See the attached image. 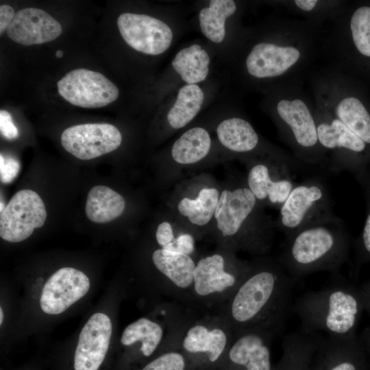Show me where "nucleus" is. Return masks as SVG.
I'll use <instances>...</instances> for the list:
<instances>
[{"label":"nucleus","instance_id":"1","mask_svg":"<svg viewBox=\"0 0 370 370\" xmlns=\"http://www.w3.org/2000/svg\"><path fill=\"white\" fill-rule=\"evenodd\" d=\"M322 26L306 19L278 21L271 38L256 42L247 52V73L254 79L274 82L273 88L303 82L321 51Z\"/></svg>","mask_w":370,"mask_h":370},{"label":"nucleus","instance_id":"2","mask_svg":"<svg viewBox=\"0 0 370 370\" xmlns=\"http://www.w3.org/2000/svg\"><path fill=\"white\" fill-rule=\"evenodd\" d=\"M295 282L278 260H258L251 263L242 283L214 312L234 333L263 325L284 326Z\"/></svg>","mask_w":370,"mask_h":370},{"label":"nucleus","instance_id":"3","mask_svg":"<svg viewBox=\"0 0 370 370\" xmlns=\"http://www.w3.org/2000/svg\"><path fill=\"white\" fill-rule=\"evenodd\" d=\"M286 236L278 260L294 281L318 271L339 275L347 258L349 238L336 214Z\"/></svg>","mask_w":370,"mask_h":370},{"label":"nucleus","instance_id":"4","mask_svg":"<svg viewBox=\"0 0 370 370\" xmlns=\"http://www.w3.org/2000/svg\"><path fill=\"white\" fill-rule=\"evenodd\" d=\"M302 85L303 82H296L273 88L271 112L296 159L328 169V160L318 140L314 105Z\"/></svg>","mask_w":370,"mask_h":370},{"label":"nucleus","instance_id":"5","mask_svg":"<svg viewBox=\"0 0 370 370\" xmlns=\"http://www.w3.org/2000/svg\"><path fill=\"white\" fill-rule=\"evenodd\" d=\"M338 281L319 291L299 296L292 306L302 328L336 337L353 336L362 303L358 295Z\"/></svg>","mask_w":370,"mask_h":370},{"label":"nucleus","instance_id":"6","mask_svg":"<svg viewBox=\"0 0 370 370\" xmlns=\"http://www.w3.org/2000/svg\"><path fill=\"white\" fill-rule=\"evenodd\" d=\"M197 313V310L185 307L177 336V345L193 369L222 363L234 335L227 321L219 313Z\"/></svg>","mask_w":370,"mask_h":370},{"label":"nucleus","instance_id":"7","mask_svg":"<svg viewBox=\"0 0 370 370\" xmlns=\"http://www.w3.org/2000/svg\"><path fill=\"white\" fill-rule=\"evenodd\" d=\"M308 78L312 100L329 109L370 147V112L353 92L347 73L329 65L310 71Z\"/></svg>","mask_w":370,"mask_h":370},{"label":"nucleus","instance_id":"8","mask_svg":"<svg viewBox=\"0 0 370 370\" xmlns=\"http://www.w3.org/2000/svg\"><path fill=\"white\" fill-rule=\"evenodd\" d=\"M251 267V263L238 260L230 253L201 258L195 262L189 308L214 311L230 298Z\"/></svg>","mask_w":370,"mask_h":370},{"label":"nucleus","instance_id":"9","mask_svg":"<svg viewBox=\"0 0 370 370\" xmlns=\"http://www.w3.org/2000/svg\"><path fill=\"white\" fill-rule=\"evenodd\" d=\"M313 101V100H312ZM319 143L331 172L347 171L362 175L370 160L369 146L323 105L313 101Z\"/></svg>","mask_w":370,"mask_h":370},{"label":"nucleus","instance_id":"10","mask_svg":"<svg viewBox=\"0 0 370 370\" xmlns=\"http://www.w3.org/2000/svg\"><path fill=\"white\" fill-rule=\"evenodd\" d=\"M335 214L325 184L310 177L294 186L280 208L276 226L288 236L301 228Z\"/></svg>","mask_w":370,"mask_h":370},{"label":"nucleus","instance_id":"11","mask_svg":"<svg viewBox=\"0 0 370 370\" xmlns=\"http://www.w3.org/2000/svg\"><path fill=\"white\" fill-rule=\"evenodd\" d=\"M283 327L263 325L234 333L223 360L225 370H275L271 344Z\"/></svg>","mask_w":370,"mask_h":370},{"label":"nucleus","instance_id":"12","mask_svg":"<svg viewBox=\"0 0 370 370\" xmlns=\"http://www.w3.org/2000/svg\"><path fill=\"white\" fill-rule=\"evenodd\" d=\"M249 166L247 185L259 202L280 208L294 186L291 167L294 159L271 156Z\"/></svg>","mask_w":370,"mask_h":370},{"label":"nucleus","instance_id":"13","mask_svg":"<svg viewBox=\"0 0 370 370\" xmlns=\"http://www.w3.org/2000/svg\"><path fill=\"white\" fill-rule=\"evenodd\" d=\"M46 219L45 206L38 194L29 189L21 190L1 211L0 236L8 242H21L34 229L41 227Z\"/></svg>","mask_w":370,"mask_h":370},{"label":"nucleus","instance_id":"14","mask_svg":"<svg viewBox=\"0 0 370 370\" xmlns=\"http://www.w3.org/2000/svg\"><path fill=\"white\" fill-rule=\"evenodd\" d=\"M57 88L66 101L85 108L106 106L119 95L117 86L103 74L86 69L69 71L58 82Z\"/></svg>","mask_w":370,"mask_h":370},{"label":"nucleus","instance_id":"15","mask_svg":"<svg viewBox=\"0 0 370 370\" xmlns=\"http://www.w3.org/2000/svg\"><path fill=\"white\" fill-rule=\"evenodd\" d=\"M119 129L109 123H85L66 128L61 135L63 148L83 160L116 150L121 144Z\"/></svg>","mask_w":370,"mask_h":370},{"label":"nucleus","instance_id":"16","mask_svg":"<svg viewBox=\"0 0 370 370\" xmlns=\"http://www.w3.org/2000/svg\"><path fill=\"white\" fill-rule=\"evenodd\" d=\"M119 32L125 42L137 51L160 55L173 40L170 27L162 21L143 14L125 12L117 19Z\"/></svg>","mask_w":370,"mask_h":370},{"label":"nucleus","instance_id":"17","mask_svg":"<svg viewBox=\"0 0 370 370\" xmlns=\"http://www.w3.org/2000/svg\"><path fill=\"white\" fill-rule=\"evenodd\" d=\"M89 288V279L82 271L72 267L61 268L44 285L40 308L49 314H60L83 297Z\"/></svg>","mask_w":370,"mask_h":370},{"label":"nucleus","instance_id":"18","mask_svg":"<svg viewBox=\"0 0 370 370\" xmlns=\"http://www.w3.org/2000/svg\"><path fill=\"white\" fill-rule=\"evenodd\" d=\"M112 334L108 316L93 314L79 336L74 357L75 370H98L107 354Z\"/></svg>","mask_w":370,"mask_h":370},{"label":"nucleus","instance_id":"19","mask_svg":"<svg viewBox=\"0 0 370 370\" xmlns=\"http://www.w3.org/2000/svg\"><path fill=\"white\" fill-rule=\"evenodd\" d=\"M60 23L43 10L27 8L18 10L7 30L14 42L29 46L51 42L62 33Z\"/></svg>","mask_w":370,"mask_h":370},{"label":"nucleus","instance_id":"20","mask_svg":"<svg viewBox=\"0 0 370 370\" xmlns=\"http://www.w3.org/2000/svg\"><path fill=\"white\" fill-rule=\"evenodd\" d=\"M353 336H323L312 357L309 370H358Z\"/></svg>","mask_w":370,"mask_h":370},{"label":"nucleus","instance_id":"21","mask_svg":"<svg viewBox=\"0 0 370 370\" xmlns=\"http://www.w3.org/2000/svg\"><path fill=\"white\" fill-rule=\"evenodd\" d=\"M125 208V201L122 195L106 186L97 185L88 193L85 213L91 221L103 223L119 217Z\"/></svg>","mask_w":370,"mask_h":370},{"label":"nucleus","instance_id":"22","mask_svg":"<svg viewBox=\"0 0 370 370\" xmlns=\"http://www.w3.org/2000/svg\"><path fill=\"white\" fill-rule=\"evenodd\" d=\"M217 134L220 143L236 153H245L255 151L260 138L251 124L240 117H232L221 121Z\"/></svg>","mask_w":370,"mask_h":370},{"label":"nucleus","instance_id":"23","mask_svg":"<svg viewBox=\"0 0 370 370\" xmlns=\"http://www.w3.org/2000/svg\"><path fill=\"white\" fill-rule=\"evenodd\" d=\"M210 57L200 45L195 44L181 49L172 61V66L187 84L204 81L209 73Z\"/></svg>","mask_w":370,"mask_h":370},{"label":"nucleus","instance_id":"24","mask_svg":"<svg viewBox=\"0 0 370 370\" xmlns=\"http://www.w3.org/2000/svg\"><path fill=\"white\" fill-rule=\"evenodd\" d=\"M210 147L211 139L208 132L202 127H193L185 132L174 143L171 156L179 164H194L208 155Z\"/></svg>","mask_w":370,"mask_h":370},{"label":"nucleus","instance_id":"25","mask_svg":"<svg viewBox=\"0 0 370 370\" xmlns=\"http://www.w3.org/2000/svg\"><path fill=\"white\" fill-rule=\"evenodd\" d=\"M237 6L232 0H212L201 10L199 21L201 30L210 41L219 43L225 36L226 19L235 14Z\"/></svg>","mask_w":370,"mask_h":370},{"label":"nucleus","instance_id":"26","mask_svg":"<svg viewBox=\"0 0 370 370\" xmlns=\"http://www.w3.org/2000/svg\"><path fill=\"white\" fill-rule=\"evenodd\" d=\"M204 100V92L198 85L182 86L167 114L170 126L173 129H180L188 124L199 112Z\"/></svg>","mask_w":370,"mask_h":370},{"label":"nucleus","instance_id":"27","mask_svg":"<svg viewBox=\"0 0 370 370\" xmlns=\"http://www.w3.org/2000/svg\"><path fill=\"white\" fill-rule=\"evenodd\" d=\"M219 196L217 189L204 188L195 199H182L177 205L178 211L191 223L197 226L205 225L214 215Z\"/></svg>","mask_w":370,"mask_h":370},{"label":"nucleus","instance_id":"28","mask_svg":"<svg viewBox=\"0 0 370 370\" xmlns=\"http://www.w3.org/2000/svg\"><path fill=\"white\" fill-rule=\"evenodd\" d=\"M343 5L340 1L294 0L283 1V6L304 19L323 25L331 20Z\"/></svg>","mask_w":370,"mask_h":370},{"label":"nucleus","instance_id":"29","mask_svg":"<svg viewBox=\"0 0 370 370\" xmlns=\"http://www.w3.org/2000/svg\"><path fill=\"white\" fill-rule=\"evenodd\" d=\"M188 361L177 344L162 350L160 355L148 362L141 370H188Z\"/></svg>","mask_w":370,"mask_h":370},{"label":"nucleus","instance_id":"30","mask_svg":"<svg viewBox=\"0 0 370 370\" xmlns=\"http://www.w3.org/2000/svg\"><path fill=\"white\" fill-rule=\"evenodd\" d=\"M163 249L191 256L195 250V238L190 234H181L172 243Z\"/></svg>","mask_w":370,"mask_h":370},{"label":"nucleus","instance_id":"31","mask_svg":"<svg viewBox=\"0 0 370 370\" xmlns=\"http://www.w3.org/2000/svg\"><path fill=\"white\" fill-rule=\"evenodd\" d=\"M20 169L19 162L12 157L5 158L0 156V176L1 181L4 184L11 182L18 175Z\"/></svg>","mask_w":370,"mask_h":370},{"label":"nucleus","instance_id":"32","mask_svg":"<svg viewBox=\"0 0 370 370\" xmlns=\"http://www.w3.org/2000/svg\"><path fill=\"white\" fill-rule=\"evenodd\" d=\"M0 131L8 140H13L18 136V131L12 121L11 114L6 110L0 111Z\"/></svg>","mask_w":370,"mask_h":370},{"label":"nucleus","instance_id":"33","mask_svg":"<svg viewBox=\"0 0 370 370\" xmlns=\"http://www.w3.org/2000/svg\"><path fill=\"white\" fill-rule=\"evenodd\" d=\"M176 237L169 222L164 221L158 225L156 232V239L160 248L163 249L172 243Z\"/></svg>","mask_w":370,"mask_h":370},{"label":"nucleus","instance_id":"34","mask_svg":"<svg viewBox=\"0 0 370 370\" xmlns=\"http://www.w3.org/2000/svg\"><path fill=\"white\" fill-rule=\"evenodd\" d=\"M367 192L369 201V210L365 222L360 243L364 253L370 257V184H368Z\"/></svg>","mask_w":370,"mask_h":370},{"label":"nucleus","instance_id":"35","mask_svg":"<svg viewBox=\"0 0 370 370\" xmlns=\"http://www.w3.org/2000/svg\"><path fill=\"white\" fill-rule=\"evenodd\" d=\"M16 13L9 5L3 4L0 6V33L2 34L8 30L12 24Z\"/></svg>","mask_w":370,"mask_h":370},{"label":"nucleus","instance_id":"36","mask_svg":"<svg viewBox=\"0 0 370 370\" xmlns=\"http://www.w3.org/2000/svg\"><path fill=\"white\" fill-rule=\"evenodd\" d=\"M62 56H63V51H61V50H58V51H56V56L57 58H60L62 57Z\"/></svg>","mask_w":370,"mask_h":370},{"label":"nucleus","instance_id":"37","mask_svg":"<svg viewBox=\"0 0 370 370\" xmlns=\"http://www.w3.org/2000/svg\"><path fill=\"white\" fill-rule=\"evenodd\" d=\"M3 310L2 308H0V324L1 325L2 323H3Z\"/></svg>","mask_w":370,"mask_h":370}]
</instances>
